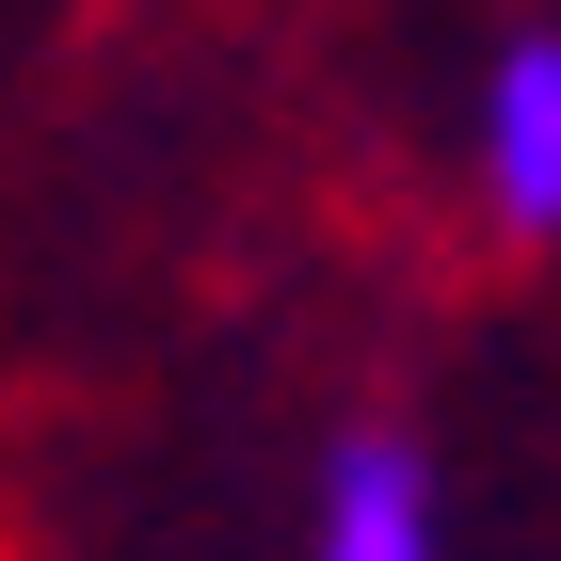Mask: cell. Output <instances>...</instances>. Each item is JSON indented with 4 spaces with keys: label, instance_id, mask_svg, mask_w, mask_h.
<instances>
[{
    "label": "cell",
    "instance_id": "6da1fadb",
    "mask_svg": "<svg viewBox=\"0 0 561 561\" xmlns=\"http://www.w3.org/2000/svg\"><path fill=\"white\" fill-rule=\"evenodd\" d=\"M466 209L497 225L514 257L561 241V33L546 16L497 33V65L466 81Z\"/></svg>",
    "mask_w": 561,
    "mask_h": 561
},
{
    "label": "cell",
    "instance_id": "7a4b0ae2",
    "mask_svg": "<svg viewBox=\"0 0 561 561\" xmlns=\"http://www.w3.org/2000/svg\"><path fill=\"white\" fill-rule=\"evenodd\" d=\"M305 561H449V481L401 417H353L305 466Z\"/></svg>",
    "mask_w": 561,
    "mask_h": 561
}]
</instances>
